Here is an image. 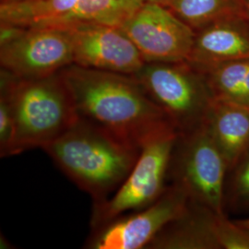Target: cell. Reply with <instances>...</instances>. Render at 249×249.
Here are the masks:
<instances>
[{
	"label": "cell",
	"mask_w": 249,
	"mask_h": 249,
	"mask_svg": "<svg viewBox=\"0 0 249 249\" xmlns=\"http://www.w3.org/2000/svg\"><path fill=\"white\" fill-rule=\"evenodd\" d=\"M240 2L249 20V0H240Z\"/></svg>",
	"instance_id": "20"
},
{
	"label": "cell",
	"mask_w": 249,
	"mask_h": 249,
	"mask_svg": "<svg viewBox=\"0 0 249 249\" xmlns=\"http://www.w3.org/2000/svg\"><path fill=\"white\" fill-rule=\"evenodd\" d=\"M206 122L228 169L236 168L249 152V107L213 99Z\"/></svg>",
	"instance_id": "13"
},
{
	"label": "cell",
	"mask_w": 249,
	"mask_h": 249,
	"mask_svg": "<svg viewBox=\"0 0 249 249\" xmlns=\"http://www.w3.org/2000/svg\"><path fill=\"white\" fill-rule=\"evenodd\" d=\"M236 223L240 224L242 226L246 227V228H249V219H246V220H242V221H237Z\"/></svg>",
	"instance_id": "21"
},
{
	"label": "cell",
	"mask_w": 249,
	"mask_h": 249,
	"mask_svg": "<svg viewBox=\"0 0 249 249\" xmlns=\"http://www.w3.org/2000/svg\"><path fill=\"white\" fill-rule=\"evenodd\" d=\"M179 132L174 127L157 134L142 147L127 178L104 201L93 205L91 226L97 230L116 219L142 210L166 189L165 180Z\"/></svg>",
	"instance_id": "5"
},
{
	"label": "cell",
	"mask_w": 249,
	"mask_h": 249,
	"mask_svg": "<svg viewBox=\"0 0 249 249\" xmlns=\"http://www.w3.org/2000/svg\"><path fill=\"white\" fill-rule=\"evenodd\" d=\"M233 182V194L243 203L249 204V153L236 166Z\"/></svg>",
	"instance_id": "18"
},
{
	"label": "cell",
	"mask_w": 249,
	"mask_h": 249,
	"mask_svg": "<svg viewBox=\"0 0 249 249\" xmlns=\"http://www.w3.org/2000/svg\"><path fill=\"white\" fill-rule=\"evenodd\" d=\"M43 150L94 203L111 196L138 160V149L79 117Z\"/></svg>",
	"instance_id": "2"
},
{
	"label": "cell",
	"mask_w": 249,
	"mask_h": 249,
	"mask_svg": "<svg viewBox=\"0 0 249 249\" xmlns=\"http://www.w3.org/2000/svg\"><path fill=\"white\" fill-rule=\"evenodd\" d=\"M187 62L200 69L222 63L249 59V20L224 19L195 32Z\"/></svg>",
	"instance_id": "12"
},
{
	"label": "cell",
	"mask_w": 249,
	"mask_h": 249,
	"mask_svg": "<svg viewBox=\"0 0 249 249\" xmlns=\"http://www.w3.org/2000/svg\"><path fill=\"white\" fill-rule=\"evenodd\" d=\"M132 76L179 134L204 123L213 98L203 75L190 63L146 62Z\"/></svg>",
	"instance_id": "4"
},
{
	"label": "cell",
	"mask_w": 249,
	"mask_h": 249,
	"mask_svg": "<svg viewBox=\"0 0 249 249\" xmlns=\"http://www.w3.org/2000/svg\"><path fill=\"white\" fill-rule=\"evenodd\" d=\"M216 214L218 213L190 201L186 213L166 225L147 248L220 249L214 234Z\"/></svg>",
	"instance_id": "14"
},
{
	"label": "cell",
	"mask_w": 249,
	"mask_h": 249,
	"mask_svg": "<svg viewBox=\"0 0 249 249\" xmlns=\"http://www.w3.org/2000/svg\"><path fill=\"white\" fill-rule=\"evenodd\" d=\"M121 28L145 62L187 61L196 34L167 7L151 3H143Z\"/></svg>",
	"instance_id": "10"
},
{
	"label": "cell",
	"mask_w": 249,
	"mask_h": 249,
	"mask_svg": "<svg viewBox=\"0 0 249 249\" xmlns=\"http://www.w3.org/2000/svg\"><path fill=\"white\" fill-rule=\"evenodd\" d=\"M142 0H21L0 4V24L71 30L89 24L121 27Z\"/></svg>",
	"instance_id": "6"
},
{
	"label": "cell",
	"mask_w": 249,
	"mask_h": 249,
	"mask_svg": "<svg viewBox=\"0 0 249 249\" xmlns=\"http://www.w3.org/2000/svg\"><path fill=\"white\" fill-rule=\"evenodd\" d=\"M73 64L71 30L22 28L14 39L0 45L1 70L19 79H39Z\"/></svg>",
	"instance_id": "8"
},
{
	"label": "cell",
	"mask_w": 249,
	"mask_h": 249,
	"mask_svg": "<svg viewBox=\"0 0 249 249\" xmlns=\"http://www.w3.org/2000/svg\"><path fill=\"white\" fill-rule=\"evenodd\" d=\"M0 97L9 104L14 124L11 156L43 149L79 119L60 72L39 79H19L1 70Z\"/></svg>",
	"instance_id": "3"
},
{
	"label": "cell",
	"mask_w": 249,
	"mask_h": 249,
	"mask_svg": "<svg viewBox=\"0 0 249 249\" xmlns=\"http://www.w3.org/2000/svg\"><path fill=\"white\" fill-rule=\"evenodd\" d=\"M167 8L195 32L224 19L248 18L240 0H172Z\"/></svg>",
	"instance_id": "16"
},
{
	"label": "cell",
	"mask_w": 249,
	"mask_h": 249,
	"mask_svg": "<svg viewBox=\"0 0 249 249\" xmlns=\"http://www.w3.org/2000/svg\"><path fill=\"white\" fill-rule=\"evenodd\" d=\"M60 75L79 117L138 149L174 126L134 76L75 64L63 69Z\"/></svg>",
	"instance_id": "1"
},
{
	"label": "cell",
	"mask_w": 249,
	"mask_h": 249,
	"mask_svg": "<svg viewBox=\"0 0 249 249\" xmlns=\"http://www.w3.org/2000/svg\"><path fill=\"white\" fill-rule=\"evenodd\" d=\"M172 0H142L143 3H151V4H158L164 7H167Z\"/></svg>",
	"instance_id": "19"
},
{
	"label": "cell",
	"mask_w": 249,
	"mask_h": 249,
	"mask_svg": "<svg viewBox=\"0 0 249 249\" xmlns=\"http://www.w3.org/2000/svg\"><path fill=\"white\" fill-rule=\"evenodd\" d=\"M214 234L220 249H249V228L229 221L224 214L215 215Z\"/></svg>",
	"instance_id": "17"
},
{
	"label": "cell",
	"mask_w": 249,
	"mask_h": 249,
	"mask_svg": "<svg viewBox=\"0 0 249 249\" xmlns=\"http://www.w3.org/2000/svg\"><path fill=\"white\" fill-rule=\"evenodd\" d=\"M195 69L203 75L213 98L249 107V59Z\"/></svg>",
	"instance_id": "15"
},
{
	"label": "cell",
	"mask_w": 249,
	"mask_h": 249,
	"mask_svg": "<svg viewBox=\"0 0 249 249\" xmlns=\"http://www.w3.org/2000/svg\"><path fill=\"white\" fill-rule=\"evenodd\" d=\"M173 157L175 184L186 191L190 201L224 214V178L228 166L206 120L187 133L179 134Z\"/></svg>",
	"instance_id": "7"
},
{
	"label": "cell",
	"mask_w": 249,
	"mask_h": 249,
	"mask_svg": "<svg viewBox=\"0 0 249 249\" xmlns=\"http://www.w3.org/2000/svg\"><path fill=\"white\" fill-rule=\"evenodd\" d=\"M71 32L75 65L132 76L146 63L121 27L89 24Z\"/></svg>",
	"instance_id": "11"
},
{
	"label": "cell",
	"mask_w": 249,
	"mask_h": 249,
	"mask_svg": "<svg viewBox=\"0 0 249 249\" xmlns=\"http://www.w3.org/2000/svg\"><path fill=\"white\" fill-rule=\"evenodd\" d=\"M190 199L186 191L174 184L160 197L142 210L124 215L95 230L89 239L92 249H140L147 248L166 225L186 213Z\"/></svg>",
	"instance_id": "9"
},
{
	"label": "cell",
	"mask_w": 249,
	"mask_h": 249,
	"mask_svg": "<svg viewBox=\"0 0 249 249\" xmlns=\"http://www.w3.org/2000/svg\"><path fill=\"white\" fill-rule=\"evenodd\" d=\"M21 0H0L1 4H9V3H15V2H18Z\"/></svg>",
	"instance_id": "22"
}]
</instances>
